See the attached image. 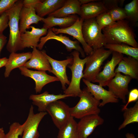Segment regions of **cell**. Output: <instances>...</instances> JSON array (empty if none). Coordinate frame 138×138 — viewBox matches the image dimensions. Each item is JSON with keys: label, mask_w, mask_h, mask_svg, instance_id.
<instances>
[{"label": "cell", "mask_w": 138, "mask_h": 138, "mask_svg": "<svg viewBox=\"0 0 138 138\" xmlns=\"http://www.w3.org/2000/svg\"><path fill=\"white\" fill-rule=\"evenodd\" d=\"M128 19L134 25L138 21V0H133L124 8Z\"/></svg>", "instance_id": "cell-30"}, {"label": "cell", "mask_w": 138, "mask_h": 138, "mask_svg": "<svg viewBox=\"0 0 138 138\" xmlns=\"http://www.w3.org/2000/svg\"><path fill=\"white\" fill-rule=\"evenodd\" d=\"M81 5L97 1L96 0H78Z\"/></svg>", "instance_id": "cell-40"}, {"label": "cell", "mask_w": 138, "mask_h": 138, "mask_svg": "<svg viewBox=\"0 0 138 138\" xmlns=\"http://www.w3.org/2000/svg\"><path fill=\"white\" fill-rule=\"evenodd\" d=\"M18 68L21 75L34 80L35 83L34 89L36 93H40L43 87L47 84L59 81L56 77L48 75L45 71L31 70L23 66Z\"/></svg>", "instance_id": "cell-14"}, {"label": "cell", "mask_w": 138, "mask_h": 138, "mask_svg": "<svg viewBox=\"0 0 138 138\" xmlns=\"http://www.w3.org/2000/svg\"><path fill=\"white\" fill-rule=\"evenodd\" d=\"M84 20L78 17L76 22L72 26L65 28H52V30L55 34L65 33L72 36L76 39L82 45L85 54L90 55L93 49L86 42L84 39L82 31V26Z\"/></svg>", "instance_id": "cell-11"}, {"label": "cell", "mask_w": 138, "mask_h": 138, "mask_svg": "<svg viewBox=\"0 0 138 138\" xmlns=\"http://www.w3.org/2000/svg\"><path fill=\"white\" fill-rule=\"evenodd\" d=\"M104 119L98 114L87 116L80 119L77 124L78 138H87L98 126L102 125Z\"/></svg>", "instance_id": "cell-13"}, {"label": "cell", "mask_w": 138, "mask_h": 138, "mask_svg": "<svg viewBox=\"0 0 138 138\" xmlns=\"http://www.w3.org/2000/svg\"><path fill=\"white\" fill-rule=\"evenodd\" d=\"M132 79L129 76L117 73L114 77L108 84V90L117 98L126 103V96L129 94V84Z\"/></svg>", "instance_id": "cell-8"}, {"label": "cell", "mask_w": 138, "mask_h": 138, "mask_svg": "<svg viewBox=\"0 0 138 138\" xmlns=\"http://www.w3.org/2000/svg\"><path fill=\"white\" fill-rule=\"evenodd\" d=\"M115 70V73H122L132 79H138V60L130 56L123 57Z\"/></svg>", "instance_id": "cell-23"}, {"label": "cell", "mask_w": 138, "mask_h": 138, "mask_svg": "<svg viewBox=\"0 0 138 138\" xmlns=\"http://www.w3.org/2000/svg\"><path fill=\"white\" fill-rule=\"evenodd\" d=\"M125 136L126 138H136L134 134L129 133L126 134Z\"/></svg>", "instance_id": "cell-42"}, {"label": "cell", "mask_w": 138, "mask_h": 138, "mask_svg": "<svg viewBox=\"0 0 138 138\" xmlns=\"http://www.w3.org/2000/svg\"><path fill=\"white\" fill-rule=\"evenodd\" d=\"M71 54L73 56L71 65H68L72 74L71 79L68 87L64 90V94L72 97H79L82 92L80 88V82L83 76V70L87 57L82 59L80 58L79 53L74 50Z\"/></svg>", "instance_id": "cell-4"}, {"label": "cell", "mask_w": 138, "mask_h": 138, "mask_svg": "<svg viewBox=\"0 0 138 138\" xmlns=\"http://www.w3.org/2000/svg\"><path fill=\"white\" fill-rule=\"evenodd\" d=\"M39 0H24L23 1V4H36L40 2Z\"/></svg>", "instance_id": "cell-38"}, {"label": "cell", "mask_w": 138, "mask_h": 138, "mask_svg": "<svg viewBox=\"0 0 138 138\" xmlns=\"http://www.w3.org/2000/svg\"><path fill=\"white\" fill-rule=\"evenodd\" d=\"M95 18L97 23L101 30L104 28L113 25L116 22L113 20L107 12L100 14Z\"/></svg>", "instance_id": "cell-32"}, {"label": "cell", "mask_w": 138, "mask_h": 138, "mask_svg": "<svg viewBox=\"0 0 138 138\" xmlns=\"http://www.w3.org/2000/svg\"><path fill=\"white\" fill-rule=\"evenodd\" d=\"M123 111L124 121L119 126V130L123 129L131 123L138 122V101L136 102L133 107H127Z\"/></svg>", "instance_id": "cell-29"}, {"label": "cell", "mask_w": 138, "mask_h": 138, "mask_svg": "<svg viewBox=\"0 0 138 138\" xmlns=\"http://www.w3.org/2000/svg\"><path fill=\"white\" fill-rule=\"evenodd\" d=\"M30 31L26 30L20 33V50L26 48H38L41 37L46 35L48 30L42 28H36L30 26Z\"/></svg>", "instance_id": "cell-18"}, {"label": "cell", "mask_w": 138, "mask_h": 138, "mask_svg": "<svg viewBox=\"0 0 138 138\" xmlns=\"http://www.w3.org/2000/svg\"><path fill=\"white\" fill-rule=\"evenodd\" d=\"M31 54V52H30L20 53H11L5 66V77H8L13 70L23 66L30 59Z\"/></svg>", "instance_id": "cell-21"}, {"label": "cell", "mask_w": 138, "mask_h": 138, "mask_svg": "<svg viewBox=\"0 0 138 138\" xmlns=\"http://www.w3.org/2000/svg\"><path fill=\"white\" fill-rule=\"evenodd\" d=\"M107 12L115 22L126 19V16L124 8L116 5L110 8Z\"/></svg>", "instance_id": "cell-31"}, {"label": "cell", "mask_w": 138, "mask_h": 138, "mask_svg": "<svg viewBox=\"0 0 138 138\" xmlns=\"http://www.w3.org/2000/svg\"><path fill=\"white\" fill-rule=\"evenodd\" d=\"M44 53L52 67L50 73L54 74L59 79L61 83L62 89L65 90L66 88V85H69L70 83L66 74V67L68 65L72 63L73 58H69L64 60H57L48 55L44 51Z\"/></svg>", "instance_id": "cell-15"}, {"label": "cell", "mask_w": 138, "mask_h": 138, "mask_svg": "<svg viewBox=\"0 0 138 138\" xmlns=\"http://www.w3.org/2000/svg\"><path fill=\"white\" fill-rule=\"evenodd\" d=\"M70 109L65 103L59 100L49 105L46 111L50 116L54 124L59 129L67 122L71 116Z\"/></svg>", "instance_id": "cell-7"}, {"label": "cell", "mask_w": 138, "mask_h": 138, "mask_svg": "<svg viewBox=\"0 0 138 138\" xmlns=\"http://www.w3.org/2000/svg\"><path fill=\"white\" fill-rule=\"evenodd\" d=\"M7 38L3 33L0 34V59L1 51L7 42Z\"/></svg>", "instance_id": "cell-37"}, {"label": "cell", "mask_w": 138, "mask_h": 138, "mask_svg": "<svg viewBox=\"0 0 138 138\" xmlns=\"http://www.w3.org/2000/svg\"><path fill=\"white\" fill-rule=\"evenodd\" d=\"M8 58L4 57L0 59V68L5 66L7 61Z\"/></svg>", "instance_id": "cell-39"}, {"label": "cell", "mask_w": 138, "mask_h": 138, "mask_svg": "<svg viewBox=\"0 0 138 138\" xmlns=\"http://www.w3.org/2000/svg\"><path fill=\"white\" fill-rule=\"evenodd\" d=\"M106 44L124 43L138 48L134 32L129 22L124 19L102 29Z\"/></svg>", "instance_id": "cell-1"}, {"label": "cell", "mask_w": 138, "mask_h": 138, "mask_svg": "<svg viewBox=\"0 0 138 138\" xmlns=\"http://www.w3.org/2000/svg\"><path fill=\"white\" fill-rule=\"evenodd\" d=\"M24 130L23 124L15 122L10 126L8 132L5 134V138H19L22 135Z\"/></svg>", "instance_id": "cell-33"}, {"label": "cell", "mask_w": 138, "mask_h": 138, "mask_svg": "<svg viewBox=\"0 0 138 138\" xmlns=\"http://www.w3.org/2000/svg\"><path fill=\"white\" fill-rule=\"evenodd\" d=\"M23 0H17L14 5L5 13L8 17L9 34L6 49L10 53L20 50V33L19 30V15Z\"/></svg>", "instance_id": "cell-2"}, {"label": "cell", "mask_w": 138, "mask_h": 138, "mask_svg": "<svg viewBox=\"0 0 138 138\" xmlns=\"http://www.w3.org/2000/svg\"><path fill=\"white\" fill-rule=\"evenodd\" d=\"M36 4H23L19 15V30L20 33L26 31L31 25L37 24L42 21L43 18L39 16L36 13L34 8Z\"/></svg>", "instance_id": "cell-16"}, {"label": "cell", "mask_w": 138, "mask_h": 138, "mask_svg": "<svg viewBox=\"0 0 138 138\" xmlns=\"http://www.w3.org/2000/svg\"><path fill=\"white\" fill-rule=\"evenodd\" d=\"M111 60L105 64L102 71H100L93 81L98 83L102 86H106L114 77L116 73L115 68L123 57V54L119 53L112 52Z\"/></svg>", "instance_id": "cell-9"}, {"label": "cell", "mask_w": 138, "mask_h": 138, "mask_svg": "<svg viewBox=\"0 0 138 138\" xmlns=\"http://www.w3.org/2000/svg\"><path fill=\"white\" fill-rule=\"evenodd\" d=\"M46 112L34 113L33 107L31 105L30 108L28 117L23 124L24 130L22 138H39L40 134L38 128L40 123L47 114Z\"/></svg>", "instance_id": "cell-10"}, {"label": "cell", "mask_w": 138, "mask_h": 138, "mask_svg": "<svg viewBox=\"0 0 138 138\" xmlns=\"http://www.w3.org/2000/svg\"><path fill=\"white\" fill-rule=\"evenodd\" d=\"M82 31L84 40L93 50L103 47L106 44L104 35L95 18L84 20Z\"/></svg>", "instance_id": "cell-6"}, {"label": "cell", "mask_w": 138, "mask_h": 138, "mask_svg": "<svg viewBox=\"0 0 138 138\" xmlns=\"http://www.w3.org/2000/svg\"><path fill=\"white\" fill-rule=\"evenodd\" d=\"M5 135L3 128H0V138H5Z\"/></svg>", "instance_id": "cell-41"}, {"label": "cell", "mask_w": 138, "mask_h": 138, "mask_svg": "<svg viewBox=\"0 0 138 138\" xmlns=\"http://www.w3.org/2000/svg\"><path fill=\"white\" fill-rule=\"evenodd\" d=\"M79 100L74 107L70 108L71 116L80 119L84 117L93 114H99L100 110L99 108L100 101L96 99L87 87L82 90L79 97Z\"/></svg>", "instance_id": "cell-3"}, {"label": "cell", "mask_w": 138, "mask_h": 138, "mask_svg": "<svg viewBox=\"0 0 138 138\" xmlns=\"http://www.w3.org/2000/svg\"><path fill=\"white\" fill-rule=\"evenodd\" d=\"M65 0L41 1L36 4L34 8L37 15L41 18L53 13L62 7Z\"/></svg>", "instance_id": "cell-25"}, {"label": "cell", "mask_w": 138, "mask_h": 138, "mask_svg": "<svg viewBox=\"0 0 138 138\" xmlns=\"http://www.w3.org/2000/svg\"><path fill=\"white\" fill-rule=\"evenodd\" d=\"M17 0H0V16L11 8Z\"/></svg>", "instance_id": "cell-34"}, {"label": "cell", "mask_w": 138, "mask_h": 138, "mask_svg": "<svg viewBox=\"0 0 138 138\" xmlns=\"http://www.w3.org/2000/svg\"><path fill=\"white\" fill-rule=\"evenodd\" d=\"M77 124L71 116L67 122L59 129L57 138H78Z\"/></svg>", "instance_id": "cell-27"}, {"label": "cell", "mask_w": 138, "mask_h": 138, "mask_svg": "<svg viewBox=\"0 0 138 138\" xmlns=\"http://www.w3.org/2000/svg\"><path fill=\"white\" fill-rule=\"evenodd\" d=\"M128 99L126 104L123 106L122 111H123L127 107L129 104L132 102L136 101L138 99V90L137 88L132 89L129 92Z\"/></svg>", "instance_id": "cell-35"}, {"label": "cell", "mask_w": 138, "mask_h": 138, "mask_svg": "<svg viewBox=\"0 0 138 138\" xmlns=\"http://www.w3.org/2000/svg\"><path fill=\"white\" fill-rule=\"evenodd\" d=\"M104 47L112 52L125 54L138 60V48H134L124 43L106 44Z\"/></svg>", "instance_id": "cell-28"}, {"label": "cell", "mask_w": 138, "mask_h": 138, "mask_svg": "<svg viewBox=\"0 0 138 138\" xmlns=\"http://www.w3.org/2000/svg\"><path fill=\"white\" fill-rule=\"evenodd\" d=\"M72 97L69 95L64 94L54 95L50 94L45 91L42 94L38 95L31 94L29 99L32 101L33 104L36 106L39 112L46 111L47 106L52 102L67 97Z\"/></svg>", "instance_id": "cell-20"}, {"label": "cell", "mask_w": 138, "mask_h": 138, "mask_svg": "<svg viewBox=\"0 0 138 138\" xmlns=\"http://www.w3.org/2000/svg\"><path fill=\"white\" fill-rule=\"evenodd\" d=\"M83 81L86 86L88 89L97 100H102L99 107H103L108 103H117L119 100L111 92L104 89L100 85L91 83L84 78Z\"/></svg>", "instance_id": "cell-17"}, {"label": "cell", "mask_w": 138, "mask_h": 138, "mask_svg": "<svg viewBox=\"0 0 138 138\" xmlns=\"http://www.w3.org/2000/svg\"><path fill=\"white\" fill-rule=\"evenodd\" d=\"M8 17L5 12L0 16V34L3 33V31L8 26Z\"/></svg>", "instance_id": "cell-36"}, {"label": "cell", "mask_w": 138, "mask_h": 138, "mask_svg": "<svg viewBox=\"0 0 138 138\" xmlns=\"http://www.w3.org/2000/svg\"><path fill=\"white\" fill-rule=\"evenodd\" d=\"M1 104L0 103V107H1Z\"/></svg>", "instance_id": "cell-43"}, {"label": "cell", "mask_w": 138, "mask_h": 138, "mask_svg": "<svg viewBox=\"0 0 138 138\" xmlns=\"http://www.w3.org/2000/svg\"><path fill=\"white\" fill-rule=\"evenodd\" d=\"M107 10V8L102 1L97 0L81 5L79 16L80 17L84 20L95 18Z\"/></svg>", "instance_id": "cell-22"}, {"label": "cell", "mask_w": 138, "mask_h": 138, "mask_svg": "<svg viewBox=\"0 0 138 138\" xmlns=\"http://www.w3.org/2000/svg\"><path fill=\"white\" fill-rule=\"evenodd\" d=\"M81 5L78 0H66L62 7L48 16L63 17L73 15H79Z\"/></svg>", "instance_id": "cell-26"}, {"label": "cell", "mask_w": 138, "mask_h": 138, "mask_svg": "<svg viewBox=\"0 0 138 138\" xmlns=\"http://www.w3.org/2000/svg\"><path fill=\"white\" fill-rule=\"evenodd\" d=\"M51 40H55L61 42L65 46L68 52H71L74 49L79 52L82 57H84L85 56L84 50L79 45V43L78 41L72 40L68 37L63 36L62 34L57 35L52 30L51 28L48 30L46 36L41 38L38 45V50H42L45 43L48 41Z\"/></svg>", "instance_id": "cell-12"}, {"label": "cell", "mask_w": 138, "mask_h": 138, "mask_svg": "<svg viewBox=\"0 0 138 138\" xmlns=\"http://www.w3.org/2000/svg\"><path fill=\"white\" fill-rule=\"evenodd\" d=\"M112 52L111 51L106 50L103 47L93 50L87 56L83 78L92 82L101 71L103 63Z\"/></svg>", "instance_id": "cell-5"}, {"label": "cell", "mask_w": 138, "mask_h": 138, "mask_svg": "<svg viewBox=\"0 0 138 138\" xmlns=\"http://www.w3.org/2000/svg\"><path fill=\"white\" fill-rule=\"evenodd\" d=\"M32 48L31 57L23 66L28 69L32 68L38 71H48L50 72L52 67L44 54V51L39 50L36 48Z\"/></svg>", "instance_id": "cell-19"}, {"label": "cell", "mask_w": 138, "mask_h": 138, "mask_svg": "<svg viewBox=\"0 0 138 138\" xmlns=\"http://www.w3.org/2000/svg\"><path fill=\"white\" fill-rule=\"evenodd\" d=\"M78 17L77 15H71L63 17L48 16L42 19V21L44 23L42 28L48 30L57 26H59L60 28H66L73 25Z\"/></svg>", "instance_id": "cell-24"}]
</instances>
